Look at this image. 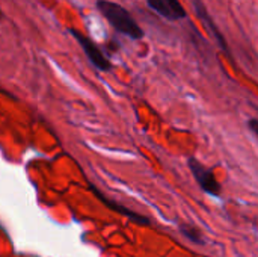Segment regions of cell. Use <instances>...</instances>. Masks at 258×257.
<instances>
[{"label": "cell", "instance_id": "cell-8", "mask_svg": "<svg viewBox=\"0 0 258 257\" xmlns=\"http://www.w3.org/2000/svg\"><path fill=\"white\" fill-rule=\"evenodd\" d=\"M257 118H252L251 121H249V126H251V130H252V133L254 135H257L258 133V130H257Z\"/></svg>", "mask_w": 258, "mask_h": 257}, {"label": "cell", "instance_id": "cell-6", "mask_svg": "<svg viewBox=\"0 0 258 257\" xmlns=\"http://www.w3.org/2000/svg\"><path fill=\"white\" fill-rule=\"evenodd\" d=\"M147 3L160 17H163L166 20H174L172 15H171V12H169V9H168V6H166V3H165V0H147Z\"/></svg>", "mask_w": 258, "mask_h": 257}, {"label": "cell", "instance_id": "cell-9", "mask_svg": "<svg viewBox=\"0 0 258 257\" xmlns=\"http://www.w3.org/2000/svg\"><path fill=\"white\" fill-rule=\"evenodd\" d=\"M3 17V12H2V9H0V18Z\"/></svg>", "mask_w": 258, "mask_h": 257}, {"label": "cell", "instance_id": "cell-7", "mask_svg": "<svg viewBox=\"0 0 258 257\" xmlns=\"http://www.w3.org/2000/svg\"><path fill=\"white\" fill-rule=\"evenodd\" d=\"M180 230H181V233L189 239V241H192V242H195V244H204V239H203V236H201V232L200 230H197V229H194V227H190V226H180Z\"/></svg>", "mask_w": 258, "mask_h": 257}, {"label": "cell", "instance_id": "cell-3", "mask_svg": "<svg viewBox=\"0 0 258 257\" xmlns=\"http://www.w3.org/2000/svg\"><path fill=\"white\" fill-rule=\"evenodd\" d=\"M189 168L195 177V180L198 182L200 188L207 192L209 195H213V197H218L221 194V185L218 183L215 174L212 170H209L207 167H204L201 162H198V159L195 158H190L189 159Z\"/></svg>", "mask_w": 258, "mask_h": 257}, {"label": "cell", "instance_id": "cell-4", "mask_svg": "<svg viewBox=\"0 0 258 257\" xmlns=\"http://www.w3.org/2000/svg\"><path fill=\"white\" fill-rule=\"evenodd\" d=\"M192 3H194V6H195V11H197L198 17L204 21V24H206L209 29H212V32H213V35L216 36V39H218L219 45H221L224 50H228V47H227V42H225L224 36H222V35H221V32L218 30V27L215 26V23L212 21V17H209V12H207L206 6L203 5V2H201V0H192Z\"/></svg>", "mask_w": 258, "mask_h": 257}, {"label": "cell", "instance_id": "cell-1", "mask_svg": "<svg viewBox=\"0 0 258 257\" xmlns=\"http://www.w3.org/2000/svg\"><path fill=\"white\" fill-rule=\"evenodd\" d=\"M97 9L100 14L110 23V26L124 36L130 39H142L145 36L144 29L138 24V21L132 17V14L116 2L110 0H97Z\"/></svg>", "mask_w": 258, "mask_h": 257}, {"label": "cell", "instance_id": "cell-2", "mask_svg": "<svg viewBox=\"0 0 258 257\" xmlns=\"http://www.w3.org/2000/svg\"><path fill=\"white\" fill-rule=\"evenodd\" d=\"M71 35L76 38V41L80 44L82 50L85 52V55L88 56L89 62L100 71H109L112 68V64L110 61L104 56V53L101 52V48L89 38L86 36L85 33H82L80 30H76V29H71L70 30Z\"/></svg>", "mask_w": 258, "mask_h": 257}, {"label": "cell", "instance_id": "cell-5", "mask_svg": "<svg viewBox=\"0 0 258 257\" xmlns=\"http://www.w3.org/2000/svg\"><path fill=\"white\" fill-rule=\"evenodd\" d=\"M165 3H166V6H168V9H169L174 20L186 18L187 14H186V9L183 8V5L180 3V0H165Z\"/></svg>", "mask_w": 258, "mask_h": 257}]
</instances>
